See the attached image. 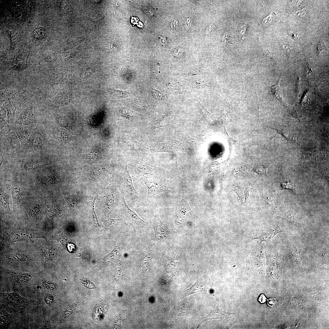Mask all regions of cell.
I'll list each match as a JSON object with an SVG mask.
<instances>
[{
    "instance_id": "cb8c5ba5",
    "label": "cell",
    "mask_w": 329,
    "mask_h": 329,
    "mask_svg": "<svg viewBox=\"0 0 329 329\" xmlns=\"http://www.w3.org/2000/svg\"><path fill=\"white\" fill-rule=\"evenodd\" d=\"M94 204V203L93 204V206H92V214L94 224L97 225L99 226V225L98 223L97 217L95 214Z\"/></svg>"
},
{
    "instance_id": "4fadbf2b",
    "label": "cell",
    "mask_w": 329,
    "mask_h": 329,
    "mask_svg": "<svg viewBox=\"0 0 329 329\" xmlns=\"http://www.w3.org/2000/svg\"><path fill=\"white\" fill-rule=\"evenodd\" d=\"M54 134L55 137L60 140L67 142L70 139L69 136L64 131L57 130L55 131Z\"/></svg>"
},
{
    "instance_id": "83f0119b",
    "label": "cell",
    "mask_w": 329,
    "mask_h": 329,
    "mask_svg": "<svg viewBox=\"0 0 329 329\" xmlns=\"http://www.w3.org/2000/svg\"><path fill=\"white\" fill-rule=\"evenodd\" d=\"M274 299H270L268 300L267 303L269 306L271 307L273 306L274 304Z\"/></svg>"
},
{
    "instance_id": "484cf974",
    "label": "cell",
    "mask_w": 329,
    "mask_h": 329,
    "mask_svg": "<svg viewBox=\"0 0 329 329\" xmlns=\"http://www.w3.org/2000/svg\"><path fill=\"white\" fill-rule=\"evenodd\" d=\"M267 299L264 295L261 294L259 297L258 300L261 303H264L266 300Z\"/></svg>"
},
{
    "instance_id": "7a4b0ae2",
    "label": "cell",
    "mask_w": 329,
    "mask_h": 329,
    "mask_svg": "<svg viewBox=\"0 0 329 329\" xmlns=\"http://www.w3.org/2000/svg\"><path fill=\"white\" fill-rule=\"evenodd\" d=\"M141 180L147 188V200H150L155 195L166 190L154 178L144 176L142 177Z\"/></svg>"
},
{
    "instance_id": "ba28073f",
    "label": "cell",
    "mask_w": 329,
    "mask_h": 329,
    "mask_svg": "<svg viewBox=\"0 0 329 329\" xmlns=\"http://www.w3.org/2000/svg\"><path fill=\"white\" fill-rule=\"evenodd\" d=\"M231 314V313L224 311L221 309H220L216 307V309L211 310L207 315L200 319L198 327L203 322L207 320L217 319L226 320Z\"/></svg>"
},
{
    "instance_id": "9a60e30c",
    "label": "cell",
    "mask_w": 329,
    "mask_h": 329,
    "mask_svg": "<svg viewBox=\"0 0 329 329\" xmlns=\"http://www.w3.org/2000/svg\"><path fill=\"white\" fill-rule=\"evenodd\" d=\"M283 189H288L291 190L293 193L295 190L294 183L290 180H282L280 182Z\"/></svg>"
},
{
    "instance_id": "44dd1931",
    "label": "cell",
    "mask_w": 329,
    "mask_h": 329,
    "mask_svg": "<svg viewBox=\"0 0 329 329\" xmlns=\"http://www.w3.org/2000/svg\"><path fill=\"white\" fill-rule=\"evenodd\" d=\"M57 122L61 126L66 128H69L68 123L65 118L61 117L58 118L57 119Z\"/></svg>"
},
{
    "instance_id": "e0dca14e",
    "label": "cell",
    "mask_w": 329,
    "mask_h": 329,
    "mask_svg": "<svg viewBox=\"0 0 329 329\" xmlns=\"http://www.w3.org/2000/svg\"><path fill=\"white\" fill-rule=\"evenodd\" d=\"M91 20L95 23H101L102 21V17L97 13L92 12L89 15Z\"/></svg>"
},
{
    "instance_id": "4316f807",
    "label": "cell",
    "mask_w": 329,
    "mask_h": 329,
    "mask_svg": "<svg viewBox=\"0 0 329 329\" xmlns=\"http://www.w3.org/2000/svg\"><path fill=\"white\" fill-rule=\"evenodd\" d=\"M159 38L160 39V42L162 44H164L166 43L167 40L166 37L161 36L159 37Z\"/></svg>"
},
{
    "instance_id": "ac0fdd59",
    "label": "cell",
    "mask_w": 329,
    "mask_h": 329,
    "mask_svg": "<svg viewBox=\"0 0 329 329\" xmlns=\"http://www.w3.org/2000/svg\"><path fill=\"white\" fill-rule=\"evenodd\" d=\"M106 205L109 208H111L114 203V196L111 193L106 196L105 198Z\"/></svg>"
},
{
    "instance_id": "7c38bea8",
    "label": "cell",
    "mask_w": 329,
    "mask_h": 329,
    "mask_svg": "<svg viewBox=\"0 0 329 329\" xmlns=\"http://www.w3.org/2000/svg\"><path fill=\"white\" fill-rule=\"evenodd\" d=\"M0 202L1 204L9 213L10 208L9 205V199L8 195L4 192V190L1 189Z\"/></svg>"
},
{
    "instance_id": "d4e9b609",
    "label": "cell",
    "mask_w": 329,
    "mask_h": 329,
    "mask_svg": "<svg viewBox=\"0 0 329 329\" xmlns=\"http://www.w3.org/2000/svg\"><path fill=\"white\" fill-rule=\"evenodd\" d=\"M192 24V20L190 18H187L185 21L184 27L186 28H189Z\"/></svg>"
},
{
    "instance_id": "3957f363",
    "label": "cell",
    "mask_w": 329,
    "mask_h": 329,
    "mask_svg": "<svg viewBox=\"0 0 329 329\" xmlns=\"http://www.w3.org/2000/svg\"><path fill=\"white\" fill-rule=\"evenodd\" d=\"M122 199L127 220L132 226L134 230L143 228L146 225V222L129 207L126 203L123 194Z\"/></svg>"
},
{
    "instance_id": "6da1fadb",
    "label": "cell",
    "mask_w": 329,
    "mask_h": 329,
    "mask_svg": "<svg viewBox=\"0 0 329 329\" xmlns=\"http://www.w3.org/2000/svg\"><path fill=\"white\" fill-rule=\"evenodd\" d=\"M175 215L176 222L180 224H186L197 217L191 209L187 200L183 197L176 208Z\"/></svg>"
},
{
    "instance_id": "9c48e42d",
    "label": "cell",
    "mask_w": 329,
    "mask_h": 329,
    "mask_svg": "<svg viewBox=\"0 0 329 329\" xmlns=\"http://www.w3.org/2000/svg\"><path fill=\"white\" fill-rule=\"evenodd\" d=\"M207 288V285L206 282L200 280H198L188 289V294L190 295L196 293L205 292Z\"/></svg>"
},
{
    "instance_id": "2e32d148",
    "label": "cell",
    "mask_w": 329,
    "mask_h": 329,
    "mask_svg": "<svg viewBox=\"0 0 329 329\" xmlns=\"http://www.w3.org/2000/svg\"><path fill=\"white\" fill-rule=\"evenodd\" d=\"M268 166L264 164H256L254 168V171L259 174H265L267 175V170Z\"/></svg>"
},
{
    "instance_id": "8992f818",
    "label": "cell",
    "mask_w": 329,
    "mask_h": 329,
    "mask_svg": "<svg viewBox=\"0 0 329 329\" xmlns=\"http://www.w3.org/2000/svg\"><path fill=\"white\" fill-rule=\"evenodd\" d=\"M153 228L154 231L155 238L156 239L161 240L165 238L168 234V228L166 225L160 220L157 213L155 214L153 221Z\"/></svg>"
},
{
    "instance_id": "603a6c76",
    "label": "cell",
    "mask_w": 329,
    "mask_h": 329,
    "mask_svg": "<svg viewBox=\"0 0 329 329\" xmlns=\"http://www.w3.org/2000/svg\"><path fill=\"white\" fill-rule=\"evenodd\" d=\"M317 53L318 54H320L322 52L325 51V46L324 43L321 42H319L317 46Z\"/></svg>"
},
{
    "instance_id": "52a82bcc",
    "label": "cell",
    "mask_w": 329,
    "mask_h": 329,
    "mask_svg": "<svg viewBox=\"0 0 329 329\" xmlns=\"http://www.w3.org/2000/svg\"><path fill=\"white\" fill-rule=\"evenodd\" d=\"M133 175L139 177L146 175H152L154 169L151 165L144 162H138L134 166Z\"/></svg>"
},
{
    "instance_id": "f1b7e54d",
    "label": "cell",
    "mask_w": 329,
    "mask_h": 329,
    "mask_svg": "<svg viewBox=\"0 0 329 329\" xmlns=\"http://www.w3.org/2000/svg\"><path fill=\"white\" fill-rule=\"evenodd\" d=\"M178 22V21H177V20L173 21L171 23V25L172 27H176V26L175 25V23H177Z\"/></svg>"
},
{
    "instance_id": "7402d4cb",
    "label": "cell",
    "mask_w": 329,
    "mask_h": 329,
    "mask_svg": "<svg viewBox=\"0 0 329 329\" xmlns=\"http://www.w3.org/2000/svg\"><path fill=\"white\" fill-rule=\"evenodd\" d=\"M153 96L156 99L161 100L162 99V95L161 92L154 88H152Z\"/></svg>"
},
{
    "instance_id": "ffe728a7",
    "label": "cell",
    "mask_w": 329,
    "mask_h": 329,
    "mask_svg": "<svg viewBox=\"0 0 329 329\" xmlns=\"http://www.w3.org/2000/svg\"><path fill=\"white\" fill-rule=\"evenodd\" d=\"M41 165L40 163L38 162H30L26 163L24 165V167L25 168L33 169L38 168Z\"/></svg>"
},
{
    "instance_id": "5b68a950",
    "label": "cell",
    "mask_w": 329,
    "mask_h": 329,
    "mask_svg": "<svg viewBox=\"0 0 329 329\" xmlns=\"http://www.w3.org/2000/svg\"><path fill=\"white\" fill-rule=\"evenodd\" d=\"M46 143L45 138L39 130L34 131L27 142V145L31 149H41L44 148Z\"/></svg>"
},
{
    "instance_id": "5bb4252c",
    "label": "cell",
    "mask_w": 329,
    "mask_h": 329,
    "mask_svg": "<svg viewBox=\"0 0 329 329\" xmlns=\"http://www.w3.org/2000/svg\"><path fill=\"white\" fill-rule=\"evenodd\" d=\"M109 91L110 93L113 96L119 97H125L129 94V91L120 90L114 89H110Z\"/></svg>"
},
{
    "instance_id": "d6986e66",
    "label": "cell",
    "mask_w": 329,
    "mask_h": 329,
    "mask_svg": "<svg viewBox=\"0 0 329 329\" xmlns=\"http://www.w3.org/2000/svg\"><path fill=\"white\" fill-rule=\"evenodd\" d=\"M276 129L278 132V134H280L282 135L284 137H285L287 140L288 141H291L293 142H295L296 141V138L294 137H292L290 136H288L286 133L284 132L281 129Z\"/></svg>"
},
{
    "instance_id": "8fae6325",
    "label": "cell",
    "mask_w": 329,
    "mask_h": 329,
    "mask_svg": "<svg viewBox=\"0 0 329 329\" xmlns=\"http://www.w3.org/2000/svg\"><path fill=\"white\" fill-rule=\"evenodd\" d=\"M12 196L14 206H18L21 202L22 196L20 188L17 185H15L12 187Z\"/></svg>"
},
{
    "instance_id": "277c9868",
    "label": "cell",
    "mask_w": 329,
    "mask_h": 329,
    "mask_svg": "<svg viewBox=\"0 0 329 329\" xmlns=\"http://www.w3.org/2000/svg\"><path fill=\"white\" fill-rule=\"evenodd\" d=\"M123 180L126 191L132 199L135 202L140 201L142 200L141 196L133 186L132 178L128 171L127 165L126 166Z\"/></svg>"
},
{
    "instance_id": "30bf717a",
    "label": "cell",
    "mask_w": 329,
    "mask_h": 329,
    "mask_svg": "<svg viewBox=\"0 0 329 329\" xmlns=\"http://www.w3.org/2000/svg\"><path fill=\"white\" fill-rule=\"evenodd\" d=\"M280 80V78L274 85L271 87V90L276 99L278 100L282 104L286 106L287 104L283 100L282 92L279 86Z\"/></svg>"
}]
</instances>
